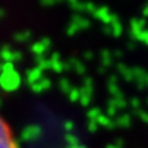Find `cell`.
<instances>
[{"instance_id":"6da1fadb","label":"cell","mask_w":148,"mask_h":148,"mask_svg":"<svg viewBox=\"0 0 148 148\" xmlns=\"http://www.w3.org/2000/svg\"><path fill=\"white\" fill-rule=\"evenodd\" d=\"M19 84H21V77L15 70L0 74V86L5 92H12V90L18 89Z\"/></svg>"},{"instance_id":"7a4b0ae2","label":"cell","mask_w":148,"mask_h":148,"mask_svg":"<svg viewBox=\"0 0 148 148\" xmlns=\"http://www.w3.org/2000/svg\"><path fill=\"white\" fill-rule=\"evenodd\" d=\"M0 148H18L16 143L11 136L10 129L0 119Z\"/></svg>"},{"instance_id":"3957f363","label":"cell","mask_w":148,"mask_h":148,"mask_svg":"<svg viewBox=\"0 0 148 148\" xmlns=\"http://www.w3.org/2000/svg\"><path fill=\"white\" fill-rule=\"evenodd\" d=\"M49 86H51V79L49 78H41L38 79L37 82L30 85V89L34 92V93H41L44 90L49 89Z\"/></svg>"},{"instance_id":"277c9868","label":"cell","mask_w":148,"mask_h":148,"mask_svg":"<svg viewBox=\"0 0 148 148\" xmlns=\"http://www.w3.org/2000/svg\"><path fill=\"white\" fill-rule=\"evenodd\" d=\"M41 75H42V71L38 67L29 69L26 71V79H27V82H29V85H32L34 82H37L38 79H41Z\"/></svg>"},{"instance_id":"5b68a950","label":"cell","mask_w":148,"mask_h":148,"mask_svg":"<svg viewBox=\"0 0 148 148\" xmlns=\"http://www.w3.org/2000/svg\"><path fill=\"white\" fill-rule=\"evenodd\" d=\"M12 53H14V51L11 49L10 45H3L0 48V59H1V62H11L12 63Z\"/></svg>"},{"instance_id":"8992f818","label":"cell","mask_w":148,"mask_h":148,"mask_svg":"<svg viewBox=\"0 0 148 148\" xmlns=\"http://www.w3.org/2000/svg\"><path fill=\"white\" fill-rule=\"evenodd\" d=\"M30 52H33L36 56H42L44 52H47V48L44 47L40 41H37V42H33L30 45Z\"/></svg>"},{"instance_id":"52a82bcc","label":"cell","mask_w":148,"mask_h":148,"mask_svg":"<svg viewBox=\"0 0 148 148\" xmlns=\"http://www.w3.org/2000/svg\"><path fill=\"white\" fill-rule=\"evenodd\" d=\"M14 38H15L16 42H25V41H27L29 38H32V33L29 32V30H22V32L15 33Z\"/></svg>"},{"instance_id":"ba28073f","label":"cell","mask_w":148,"mask_h":148,"mask_svg":"<svg viewBox=\"0 0 148 148\" xmlns=\"http://www.w3.org/2000/svg\"><path fill=\"white\" fill-rule=\"evenodd\" d=\"M36 63H37L36 67H38L41 71L49 69V59L44 58V56H37V58H36Z\"/></svg>"},{"instance_id":"9c48e42d","label":"cell","mask_w":148,"mask_h":148,"mask_svg":"<svg viewBox=\"0 0 148 148\" xmlns=\"http://www.w3.org/2000/svg\"><path fill=\"white\" fill-rule=\"evenodd\" d=\"M49 69L53 70V71H56V73H60V71L64 69V66L62 64L60 60H51V59H49Z\"/></svg>"},{"instance_id":"30bf717a","label":"cell","mask_w":148,"mask_h":148,"mask_svg":"<svg viewBox=\"0 0 148 148\" xmlns=\"http://www.w3.org/2000/svg\"><path fill=\"white\" fill-rule=\"evenodd\" d=\"M22 58H23V53L21 51H14V53H12V63L22 60Z\"/></svg>"},{"instance_id":"8fae6325","label":"cell","mask_w":148,"mask_h":148,"mask_svg":"<svg viewBox=\"0 0 148 148\" xmlns=\"http://www.w3.org/2000/svg\"><path fill=\"white\" fill-rule=\"evenodd\" d=\"M59 86H60V89L63 90V92H67L70 88L69 85V81L67 79H60V84H59Z\"/></svg>"},{"instance_id":"7c38bea8","label":"cell","mask_w":148,"mask_h":148,"mask_svg":"<svg viewBox=\"0 0 148 148\" xmlns=\"http://www.w3.org/2000/svg\"><path fill=\"white\" fill-rule=\"evenodd\" d=\"M40 42H41L42 45H44V47L47 48V51L49 49V48H51V40H49L48 37H42L41 40H40Z\"/></svg>"},{"instance_id":"4fadbf2b","label":"cell","mask_w":148,"mask_h":148,"mask_svg":"<svg viewBox=\"0 0 148 148\" xmlns=\"http://www.w3.org/2000/svg\"><path fill=\"white\" fill-rule=\"evenodd\" d=\"M41 5H45V7H51V5H55L56 0H40Z\"/></svg>"},{"instance_id":"5bb4252c","label":"cell","mask_w":148,"mask_h":148,"mask_svg":"<svg viewBox=\"0 0 148 148\" xmlns=\"http://www.w3.org/2000/svg\"><path fill=\"white\" fill-rule=\"evenodd\" d=\"M77 97H78V92H77V90H71V93H70V99H71V100H75Z\"/></svg>"},{"instance_id":"9a60e30c","label":"cell","mask_w":148,"mask_h":148,"mask_svg":"<svg viewBox=\"0 0 148 148\" xmlns=\"http://www.w3.org/2000/svg\"><path fill=\"white\" fill-rule=\"evenodd\" d=\"M5 15V12H4V10H1V8H0V18H3V16Z\"/></svg>"}]
</instances>
